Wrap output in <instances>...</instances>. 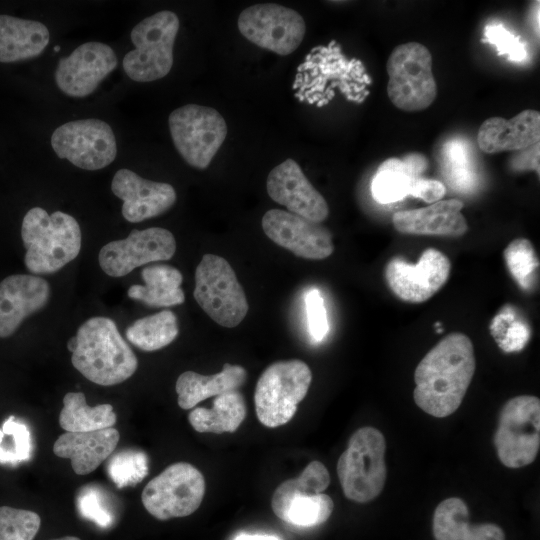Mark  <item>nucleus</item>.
<instances>
[{
    "label": "nucleus",
    "mask_w": 540,
    "mask_h": 540,
    "mask_svg": "<svg viewBox=\"0 0 540 540\" xmlns=\"http://www.w3.org/2000/svg\"><path fill=\"white\" fill-rule=\"evenodd\" d=\"M473 344L453 332L441 339L415 369L414 401L429 415L443 418L461 405L475 372Z\"/></svg>",
    "instance_id": "obj_1"
},
{
    "label": "nucleus",
    "mask_w": 540,
    "mask_h": 540,
    "mask_svg": "<svg viewBox=\"0 0 540 540\" xmlns=\"http://www.w3.org/2000/svg\"><path fill=\"white\" fill-rule=\"evenodd\" d=\"M71 361L89 381L112 386L130 378L138 360L123 339L116 323L107 317H92L78 329Z\"/></svg>",
    "instance_id": "obj_2"
},
{
    "label": "nucleus",
    "mask_w": 540,
    "mask_h": 540,
    "mask_svg": "<svg viewBox=\"0 0 540 540\" xmlns=\"http://www.w3.org/2000/svg\"><path fill=\"white\" fill-rule=\"evenodd\" d=\"M21 237L26 249L25 266L35 275L60 270L78 256L82 242L80 226L73 216L61 211L49 214L41 207L25 214Z\"/></svg>",
    "instance_id": "obj_3"
},
{
    "label": "nucleus",
    "mask_w": 540,
    "mask_h": 540,
    "mask_svg": "<svg viewBox=\"0 0 540 540\" xmlns=\"http://www.w3.org/2000/svg\"><path fill=\"white\" fill-rule=\"evenodd\" d=\"M363 66L356 59H347L338 44L313 48L298 66L292 85L294 96L308 104L322 106L338 88L347 99L361 101L365 84Z\"/></svg>",
    "instance_id": "obj_4"
},
{
    "label": "nucleus",
    "mask_w": 540,
    "mask_h": 540,
    "mask_svg": "<svg viewBox=\"0 0 540 540\" xmlns=\"http://www.w3.org/2000/svg\"><path fill=\"white\" fill-rule=\"evenodd\" d=\"M386 443L383 434L373 427L356 430L337 463V474L344 495L355 502L376 498L385 485Z\"/></svg>",
    "instance_id": "obj_5"
},
{
    "label": "nucleus",
    "mask_w": 540,
    "mask_h": 540,
    "mask_svg": "<svg viewBox=\"0 0 540 540\" xmlns=\"http://www.w3.org/2000/svg\"><path fill=\"white\" fill-rule=\"evenodd\" d=\"M180 27L178 16L168 10L157 12L136 24L130 38L135 46L123 58L126 75L136 82L165 77L173 66V48Z\"/></svg>",
    "instance_id": "obj_6"
},
{
    "label": "nucleus",
    "mask_w": 540,
    "mask_h": 540,
    "mask_svg": "<svg viewBox=\"0 0 540 540\" xmlns=\"http://www.w3.org/2000/svg\"><path fill=\"white\" fill-rule=\"evenodd\" d=\"M386 70L387 94L392 104L406 112L427 109L436 99L437 84L432 71V56L419 42L397 45L390 53Z\"/></svg>",
    "instance_id": "obj_7"
},
{
    "label": "nucleus",
    "mask_w": 540,
    "mask_h": 540,
    "mask_svg": "<svg viewBox=\"0 0 540 540\" xmlns=\"http://www.w3.org/2000/svg\"><path fill=\"white\" fill-rule=\"evenodd\" d=\"M311 380V370L301 360H283L269 365L260 375L254 393L259 421L270 428L288 423L306 396Z\"/></svg>",
    "instance_id": "obj_8"
},
{
    "label": "nucleus",
    "mask_w": 540,
    "mask_h": 540,
    "mask_svg": "<svg viewBox=\"0 0 540 540\" xmlns=\"http://www.w3.org/2000/svg\"><path fill=\"white\" fill-rule=\"evenodd\" d=\"M193 295L204 312L223 327L240 324L249 309L234 270L215 254H205L198 264Z\"/></svg>",
    "instance_id": "obj_9"
},
{
    "label": "nucleus",
    "mask_w": 540,
    "mask_h": 540,
    "mask_svg": "<svg viewBox=\"0 0 540 540\" xmlns=\"http://www.w3.org/2000/svg\"><path fill=\"white\" fill-rule=\"evenodd\" d=\"M168 125L176 150L196 169L209 166L227 135L222 115L214 108L197 104H187L172 111Z\"/></svg>",
    "instance_id": "obj_10"
},
{
    "label": "nucleus",
    "mask_w": 540,
    "mask_h": 540,
    "mask_svg": "<svg viewBox=\"0 0 540 540\" xmlns=\"http://www.w3.org/2000/svg\"><path fill=\"white\" fill-rule=\"evenodd\" d=\"M494 444L501 463L509 468L531 464L540 447V400L521 395L502 407Z\"/></svg>",
    "instance_id": "obj_11"
},
{
    "label": "nucleus",
    "mask_w": 540,
    "mask_h": 540,
    "mask_svg": "<svg viewBox=\"0 0 540 540\" xmlns=\"http://www.w3.org/2000/svg\"><path fill=\"white\" fill-rule=\"evenodd\" d=\"M205 494L202 473L190 463L177 462L151 479L141 495L143 506L159 520L194 513Z\"/></svg>",
    "instance_id": "obj_12"
},
{
    "label": "nucleus",
    "mask_w": 540,
    "mask_h": 540,
    "mask_svg": "<svg viewBox=\"0 0 540 540\" xmlns=\"http://www.w3.org/2000/svg\"><path fill=\"white\" fill-rule=\"evenodd\" d=\"M51 146L60 159H67L76 167L89 171L108 166L117 155L112 128L96 118L60 125L51 135Z\"/></svg>",
    "instance_id": "obj_13"
},
{
    "label": "nucleus",
    "mask_w": 540,
    "mask_h": 540,
    "mask_svg": "<svg viewBox=\"0 0 540 540\" xmlns=\"http://www.w3.org/2000/svg\"><path fill=\"white\" fill-rule=\"evenodd\" d=\"M237 25L248 41L281 56L294 52L306 32L305 21L297 11L275 3L244 9Z\"/></svg>",
    "instance_id": "obj_14"
},
{
    "label": "nucleus",
    "mask_w": 540,
    "mask_h": 540,
    "mask_svg": "<svg viewBox=\"0 0 540 540\" xmlns=\"http://www.w3.org/2000/svg\"><path fill=\"white\" fill-rule=\"evenodd\" d=\"M176 241L173 234L161 227L134 229L121 240L104 245L99 252V265L109 276L122 277L142 265L173 257Z\"/></svg>",
    "instance_id": "obj_15"
},
{
    "label": "nucleus",
    "mask_w": 540,
    "mask_h": 540,
    "mask_svg": "<svg viewBox=\"0 0 540 540\" xmlns=\"http://www.w3.org/2000/svg\"><path fill=\"white\" fill-rule=\"evenodd\" d=\"M451 270L450 260L441 251L428 248L415 264L401 257L392 258L384 275L390 290L408 303H423L438 292L447 282Z\"/></svg>",
    "instance_id": "obj_16"
},
{
    "label": "nucleus",
    "mask_w": 540,
    "mask_h": 540,
    "mask_svg": "<svg viewBox=\"0 0 540 540\" xmlns=\"http://www.w3.org/2000/svg\"><path fill=\"white\" fill-rule=\"evenodd\" d=\"M117 64V56L109 45L86 42L58 61L55 82L65 95L83 98L92 94Z\"/></svg>",
    "instance_id": "obj_17"
},
{
    "label": "nucleus",
    "mask_w": 540,
    "mask_h": 540,
    "mask_svg": "<svg viewBox=\"0 0 540 540\" xmlns=\"http://www.w3.org/2000/svg\"><path fill=\"white\" fill-rule=\"evenodd\" d=\"M262 228L273 242L301 258L325 259L334 251L327 228L288 211H267L262 218Z\"/></svg>",
    "instance_id": "obj_18"
},
{
    "label": "nucleus",
    "mask_w": 540,
    "mask_h": 540,
    "mask_svg": "<svg viewBox=\"0 0 540 540\" xmlns=\"http://www.w3.org/2000/svg\"><path fill=\"white\" fill-rule=\"evenodd\" d=\"M266 187L270 198L285 206L290 213L316 223H321L329 215L326 200L291 158L270 171Z\"/></svg>",
    "instance_id": "obj_19"
},
{
    "label": "nucleus",
    "mask_w": 540,
    "mask_h": 540,
    "mask_svg": "<svg viewBox=\"0 0 540 540\" xmlns=\"http://www.w3.org/2000/svg\"><path fill=\"white\" fill-rule=\"evenodd\" d=\"M111 190L123 201V217L132 223L165 213L177 198L172 185L144 179L126 168L119 169L114 174Z\"/></svg>",
    "instance_id": "obj_20"
},
{
    "label": "nucleus",
    "mask_w": 540,
    "mask_h": 540,
    "mask_svg": "<svg viewBox=\"0 0 540 540\" xmlns=\"http://www.w3.org/2000/svg\"><path fill=\"white\" fill-rule=\"evenodd\" d=\"M49 283L37 275L15 274L0 282V338L11 336L50 299Z\"/></svg>",
    "instance_id": "obj_21"
},
{
    "label": "nucleus",
    "mask_w": 540,
    "mask_h": 540,
    "mask_svg": "<svg viewBox=\"0 0 540 540\" xmlns=\"http://www.w3.org/2000/svg\"><path fill=\"white\" fill-rule=\"evenodd\" d=\"M540 113L525 109L505 119L493 116L486 119L477 134L479 148L489 154L521 150L539 143Z\"/></svg>",
    "instance_id": "obj_22"
},
{
    "label": "nucleus",
    "mask_w": 540,
    "mask_h": 540,
    "mask_svg": "<svg viewBox=\"0 0 540 540\" xmlns=\"http://www.w3.org/2000/svg\"><path fill=\"white\" fill-rule=\"evenodd\" d=\"M463 205L458 199L440 200L424 208L398 211L392 222L403 234L460 237L468 230Z\"/></svg>",
    "instance_id": "obj_23"
},
{
    "label": "nucleus",
    "mask_w": 540,
    "mask_h": 540,
    "mask_svg": "<svg viewBox=\"0 0 540 540\" xmlns=\"http://www.w3.org/2000/svg\"><path fill=\"white\" fill-rule=\"evenodd\" d=\"M119 432L107 428L88 432H65L53 445V452L60 458L71 460L74 472L86 475L93 472L115 450Z\"/></svg>",
    "instance_id": "obj_24"
},
{
    "label": "nucleus",
    "mask_w": 540,
    "mask_h": 540,
    "mask_svg": "<svg viewBox=\"0 0 540 540\" xmlns=\"http://www.w3.org/2000/svg\"><path fill=\"white\" fill-rule=\"evenodd\" d=\"M50 32L41 22L0 14V62L35 58L49 44Z\"/></svg>",
    "instance_id": "obj_25"
},
{
    "label": "nucleus",
    "mask_w": 540,
    "mask_h": 540,
    "mask_svg": "<svg viewBox=\"0 0 540 540\" xmlns=\"http://www.w3.org/2000/svg\"><path fill=\"white\" fill-rule=\"evenodd\" d=\"M435 540H505L503 530L493 523H469L466 503L451 497L438 504L433 515Z\"/></svg>",
    "instance_id": "obj_26"
},
{
    "label": "nucleus",
    "mask_w": 540,
    "mask_h": 540,
    "mask_svg": "<svg viewBox=\"0 0 540 540\" xmlns=\"http://www.w3.org/2000/svg\"><path fill=\"white\" fill-rule=\"evenodd\" d=\"M246 378L247 372L242 366L229 363L214 375L186 371L179 375L175 385L178 405L182 409H191L209 397L238 391Z\"/></svg>",
    "instance_id": "obj_27"
},
{
    "label": "nucleus",
    "mask_w": 540,
    "mask_h": 540,
    "mask_svg": "<svg viewBox=\"0 0 540 540\" xmlns=\"http://www.w3.org/2000/svg\"><path fill=\"white\" fill-rule=\"evenodd\" d=\"M144 285H132L127 295L150 307H171L185 301L181 289V272L170 265L157 264L144 267L141 271Z\"/></svg>",
    "instance_id": "obj_28"
},
{
    "label": "nucleus",
    "mask_w": 540,
    "mask_h": 540,
    "mask_svg": "<svg viewBox=\"0 0 540 540\" xmlns=\"http://www.w3.org/2000/svg\"><path fill=\"white\" fill-rule=\"evenodd\" d=\"M275 515L297 527H314L328 520L334 503L326 494L307 495L275 490L271 499Z\"/></svg>",
    "instance_id": "obj_29"
},
{
    "label": "nucleus",
    "mask_w": 540,
    "mask_h": 540,
    "mask_svg": "<svg viewBox=\"0 0 540 540\" xmlns=\"http://www.w3.org/2000/svg\"><path fill=\"white\" fill-rule=\"evenodd\" d=\"M245 416L246 403L243 395L239 391H232L216 396L210 409H193L188 420L197 432L221 434L236 431Z\"/></svg>",
    "instance_id": "obj_30"
},
{
    "label": "nucleus",
    "mask_w": 540,
    "mask_h": 540,
    "mask_svg": "<svg viewBox=\"0 0 540 540\" xmlns=\"http://www.w3.org/2000/svg\"><path fill=\"white\" fill-rule=\"evenodd\" d=\"M116 413L110 404L89 406L82 392H68L63 398L59 424L67 432H88L113 427Z\"/></svg>",
    "instance_id": "obj_31"
},
{
    "label": "nucleus",
    "mask_w": 540,
    "mask_h": 540,
    "mask_svg": "<svg viewBox=\"0 0 540 540\" xmlns=\"http://www.w3.org/2000/svg\"><path fill=\"white\" fill-rule=\"evenodd\" d=\"M179 333L176 315L170 310L140 318L126 329V338L143 351H155L169 345Z\"/></svg>",
    "instance_id": "obj_32"
},
{
    "label": "nucleus",
    "mask_w": 540,
    "mask_h": 540,
    "mask_svg": "<svg viewBox=\"0 0 540 540\" xmlns=\"http://www.w3.org/2000/svg\"><path fill=\"white\" fill-rule=\"evenodd\" d=\"M418 178L399 158H388L377 168L371 183V193L380 204H390L409 195L413 181Z\"/></svg>",
    "instance_id": "obj_33"
},
{
    "label": "nucleus",
    "mask_w": 540,
    "mask_h": 540,
    "mask_svg": "<svg viewBox=\"0 0 540 540\" xmlns=\"http://www.w3.org/2000/svg\"><path fill=\"white\" fill-rule=\"evenodd\" d=\"M503 256L518 285L524 290H530L534 286L539 266L532 243L526 238H517L509 243Z\"/></svg>",
    "instance_id": "obj_34"
},
{
    "label": "nucleus",
    "mask_w": 540,
    "mask_h": 540,
    "mask_svg": "<svg viewBox=\"0 0 540 540\" xmlns=\"http://www.w3.org/2000/svg\"><path fill=\"white\" fill-rule=\"evenodd\" d=\"M503 309L490 324L491 335L504 352H518L529 340V326L511 307Z\"/></svg>",
    "instance_id": "obj_35"
},
{
    "label": "nucleus",
    "mask_w": 540,
    "mask_h": 540,
    "mask_svg": "<svg viewBox=\"0 0 540 540\" xmlns=\"http://www.w3.org/2000/svg\"><path fill=\"white\" fill-rule=\"evenodd\" d=\"M30 450L31 439L27 426L10 416L0 428V462L12 464L27 460Z\"/></svg>",
    "instance_id": "obj_36"
},
{
    "label": "nucleus",
    "mask_w": 540,
    "mask_h": 540,
    "mask_svg": "<svg viewBox=\"0 0 540 540\" xmlns=\"http://www.w3.org/2000/svg\"><path fill=\"white\" fill-rule=\"evenodd\" d=\"M40 525L41 518L36 512L0 507V540H33Z\"/></svg>",
    "instance_id": "obj_37"
},
{
    "label": "nucleus",
    "mask_w": 540,
    "mask_h": 540,
    "mask_svg": "<svg viewBox=\"0 0 540 540\" xmlns=\"http://www.w3.org/2000/svg\"><path fill=\"white\" fill-rule=\"evenodd\" d=\"M107 468L114 483L121 488L135 484L147 475L148 459L141 451H121L110 460Z\"/></svg>",
    "instance_id": "obj_38"
},
{
    "label": "nucleus",
    "mask_w": 540,
    "mask_h": 540,
    "mask_svg": "<svg viewBox=\"0 0 540 540\" xmlns=\"http://www.w3.org/2000/svg\"><path fill=\"white\" fill-rule=\"evenodd\" d=\"M330 484V475L319 461L309 463L301 474L281 483L276 490L286 493L316 495L322 493Z\"/></svg>",
    "instance_id": "obj_39"
},
{
    "label": "nucleus",
    "mask_w": 540,
    "mask_h": 540,
    "mask_svg": "<svg viewBox=\"0 0 540 540\" xmlns=\"http://www.w3.org/2000/svg\"><path fill=\"white\" fill-rule=\"evenodd\" d=\"M77 507L83 517L103 528L109 527L113 521L104 495L94 486H86L81 490L77 497Z\"/></svg>",
    "instance_id": "obj_40"
},
{
    "label": "nucleus",
    "mask_w": 540,
    "mask_h": 540,
    "mask_svg": "<svg viewBox=\"0 0 540 540\" xmlns=\"http://www.w3.org/2000/svg\"><path fill=\"white\" fill-rule=\"evenodd\" d=\"M305 304L310 335L315 341H322L329 329L323 297L312 289L305 296Z\"/></svg>",
    "instance_id": "obj_41"
},
{
    "label": "nucleus",
    "mask_w": 540,
    "mask_h": 540,
    "mask_svg": "<svg viewBox=\"0 0 540 540\" xmlns=\"http://www.w3.org/2000/svg\"><path fill=\"white\" fill-rule=\"evenodd\" d=\"M486 40L494 44L500 54H508L510 59L520 61L526 57L525 50L518 40L502 26H487L485 29Z\"/></svg>",
    "instance_id": "obj_42"
},
{
    "label": "nucleus",
    "mask_w": 540,
    "mask_h": 540,
    "mask_svg": "<svg viewBox=\"0 0 540 540\" xmlns=\"http://www.w3.org/2000/svg\"><path fill=\"white\" fill-rule=\"evenodd\" d=\"M447 170L451 181L460 187L471 183V175L467 170V162L464 148L456 143L447 144L445 147Z\"/></svg>",
    "instance_id": "obj_43"
},
{
    "label": "nucleus",
    "mask_w": 540,
    "mask_h": 540,
    "mask_svg": "<svg viewBox=\"0 0 540 540\" xmlns=\"http://www.w3.org/2000/svg\"><path fill=\"white\" fill-rule=\"evenodd\" d=\"M446 193L444 184L435 179L416 178L410 188L409 195L422 199L427 203L440 201Z\"/></svg>",
    "instance_id": "obj_44"
},
{
    "label": "nucleus",
    "mask_w": 540,
    "mask_h": 540,
    "mask_svg": "<svg viewBox=\"0 0 540 540\" xmlns=\"http://www.w3.org/2000/svg\"><path fill=\"white\" fill-rule=\"evenodd\" d=\"M402 160L407 164L411 172L420 177V174L424 172L427 167V159L420 153H410L406 155Z\"/></svg>",
    "instance_id": "obj_45"
},
{
    "label": "nucleus",
    "mask_w": 540,
    "mask_h": 540,
    "mask_svg": "<svg viewBox=\"0 0 540 540\" xmlns=\"http://www.w3.org/2000/svg\"><path fill=\"white\" fill-rule=\"evenodd\" d=\"M234 540H282L280 537L266 533H239Z\"/></svg>",
    "instance_id": "obj_46"
},
{
    "label": "nucleus",
    "mask_w": 540,
    "mask_h": 540,
    "mask_svg": "<svg viewBox=\"0 0 540 540\" xmlns=\"http://www.w3.org/2000/svg\"><path fill=\"white\" fill-rule=\"evenodd\" d=\"M51 540H81V539L76 536H64V537L55 538Z\"/></svg>",
    "instance_id": "obj_47"
},
{
    "label": "nucleus",
    "mask_w": 540,
    "mask_h": 540,
    "mask_svg": "<svg viewBox=\"0 0 540 540\" xmlns=\"http://www.w3.org/2000/svg\"><path fill=\"white\" fill-rule=\"evenodd\" d=\"M54 49H55V51H58L60 49V47L56 46Z\"/></svg>",
    "instance_id": "obj_48"
}]
</instances>
